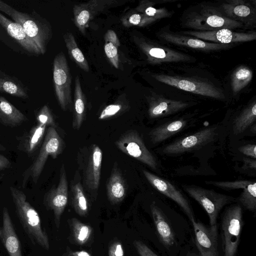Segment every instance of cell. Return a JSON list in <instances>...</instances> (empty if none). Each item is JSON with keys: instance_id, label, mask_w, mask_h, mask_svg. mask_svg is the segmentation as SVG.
I'll return each mask as SVG.
<instances>
[{"instance_id": "obj_1", "label": "cell", "mask_w": 256, "mask_h": 256, "mask_svg": "<svg viewBox=\"0 0 256 256\" xmlns=\"http://www.w3.org/2000/svg\"><path fill=\"white\" fill-rule=\"evenodd\" d=\"M182 26L194 31H212L222 28L233 30L244 25L225 17L215 6L198 4L185 10L180 18Z\"/></svg>"}, {"instance_id": "obj_2", "label": "cell", "mask_w": 256, "mask_h": 256, "mask_svg": "<svg viewBox=\"0 0 256 256\" xmlns=\"http://www.w3.org/2000/svg\"><path fill=\"white\" fill-rule=\"evenodd\" d=\"M10 190L16 215L27 236L34 244L49 250L48 236L42 226L37 211L27 200L23 192L12 186Z\"/></svg>"}, {"instance_id": "obj_3", "label": "cell", "mask_w": 256, "mask_h": 256, "mask_svg": "<svg viewBox=\"0 0 256 256\" xmlns=\"http://www.w3.org/2000/svg\"><path fill=\"white\" fill-rule=\"evenodd\" d=\"M64 148V141L56 128L48 127L38 154L23 174L22 187L25 186L30 178L36 184L48 158L50 156L53 159L56 158L62 154Z\"/></svg>"}, {"instance_id": "obj_4", "label": "cell", "mask_w": 256, "mask_h": 256, "mask_svg": "<svg viewBox=\"0 0 256 256\" xmlns=\"http://www.w3.org/2000/svg\"><path fill=\"white\" fill-rule=\"evenodd\" d=\"M242 208L238 204L227 207L222 216L221 235L224 256H235L242 226Z\"/></svg>"}, {"instance_id": "obj_5", "label": "cell", "mask_w": 256, "mask_h": 256, "mask_svg": "<svg viewBox=\"0 0 256 256\" xmlns=\"http://www.w3.org/2000/svg\"><path fill=\"white\" fill-rule=\"evenodd\" d=\"M184 190L196 201L206 211L210 226L216 225L218 214L226 205L236 201L233 196L220 194L214 190H208L191 184L182 186Z\"/></svg>"}, {"instance_id": "obj_6", "label": "cell", "mask_w": 256, "mask_h": 256, "mask_svg": "<svg viewBox=\"0 0 256 256\" xmlns=\"http://www.w3.org/2000/svg\"><path fill=\"white\" fill-rule=\"evenodd\" d=\"M10 16L22 27L26 36L36 44L41 54H44L52 37L50 24L46 20H38L31 14L14 8Z\"/></svg>"}, {"instance_id": "obj_7", "label": "cell", "mask_w": 256, "mask_h": 256, "mask_svg": "<svg viewBox=\"0 0 256 256\" xmlns=\"http://www.w3.org/2000/svg\"><path fill=\"white\" fill-rule=\"evenodd\" d=\"M53 80L58 102L64 110L72 104V76L66 58L62 52L57 54L53 62Z\"/></svg>"}, {"instance_id": "obj_8", "label": "cell", "mask_w": 256, "mask_h": 256, "mask_svg": "<svg viewBox=\"0 0 256 256\" xmlns=\"http://www.w3.org/2000/svg\"><path fill=\"white\" fill-rule=\"evenodd\" d=\"M116 146L122 152L156 170L158 164L154 154L148 150L138 132L128 130L115 142Z\"/></svg>"}, {"instance_id": "obj_9", "label": "cell", "mask_w": 256, "mask_h": 256, "mask_svg": "<svg viewBox=\"0 0 256 256\" xmlns=\"http://www.w3.org/2000/svg\"><path fill=\"white\" fill-rule=\"evenodd\" d=\"M152 76L158 82L194 94L216 99L224 98L220 88L206 82L164 74H155Z\"/></svg>"}, {"instance_id": "obj_10", "label": "cell", "mask_w": 256, "mask_h": 256, "mask_svg": "<svg viewBox=\"0 0 256 256\" xmlns=\"http://www.w3.org/2000/svg\"><path fill=\"white\" fill-rule=\"evenodd\" d=\"M217 132L216 126L202 128L167 144L162 148V153L166 155H176L197 149L214 140Z\"/></svg>"}, {"instance_id": "obj_11", "label": "cell", "mask_w": 256, "mask_h": 256, "mask_svg": "<svg viewBox=\"0 0 256 256\" xmlns=\"http://www.w3.org/2000/svg\"><path fill=\"white\" fill-rule=\"evenodd\" d=\"M137 40V44L151 64L177 62L192 61V58L181 52L153 42L141 38Z\"/></svg>"}, {"instance_id": "obj_12", "label": "cell", "mask_w": 256, "mask_h": 256, "mask_svg": "<svg viewBox=\"0 0 256 256\" xmlns=\"http://www.w3.org/2000/svg\"><path fill=\"white\" fill-rule=\"evenodd\" d=\"M68 202V182L64 164L60 169V180L56 187H52L46 194L44 204L53 211L54 223L58 228L60 225L61 216Z\"/></svg>"}, {"instance_id": "obj_13", "label": "cell", "mask_w": 256, "mask_h": 256, "mask_svg": "<svg viewBox=\"0 0 256 256\" xmlns=\"http://www.w3.org/2000/svg\"><path fill=\"white\" fill-rule=\"evenodd\" d=\"M119 4H122V2L116 0H91L76 4L73 8L74 23L85 35L90 22L96 14Z\"/></svg>"}, {"instance_id": "obj_14", "label": "cell", "mask_w": 256, "mask_h": 256, "mask_svg": "<svg viewBox=\"0 0 256 256\" xmlns=\"http://www.w3.org/2000/svg\"><path fill=\"white\" fill-rule=\"evenodd\" d=\"M216 7L225 17L240 22L244 26H255L256 4L246 0H227Z\"/></svg>"}, {"instance_id": "obj_15", "label": "cell", "mask_w": 256, "mask_h": 256, "mask_svg": "<svg viewBox=\"0 0 256 256\" xmlns=\"http://www.w3.org/2000/svg\"><path fill=\"white\" fill-rule=\"evenodd\" d=\"M188 36H192L206 42L221 44L247 42L256 39L254 31L250 32H239L228 28H222L212 31H182L180 32Z\"/></svg>"}, {"instance_id": "obj_16", "label": "cell", "mask_w": 256, "mask_h": 256, "mask_svg": "<svg viewBox=\"0 0 256 256\" xmlns=\"http://www.w3.org/2000/svg\"><path fill=\"white\" fill-rule=\"evenodd\" d=\"M157 36L162 42L206 52L227 49L232 46L231 44L206 42L196 38L172 32L168 28H166L158 32Z\"/></svg>"}, {"instance_id": "obj_17", "label": "cell", "mask_w": 256, "mask_h": 256, "mask_svg": "<svg viewBox=\"0 0 256 256\" xmlns=\"http://www.w3.org/2000/svg\"><path fill=\"white\" fill-rule=\"evenodd\" d=\"M143 174L149 183L157 190L175 202L190 220L194 218L190 202L182 192L170 181L146 170Z\"/></svg>"}, {"instance_id": "obj_18", "label": "cell", "mask_w": 256, "mask_h": 256, "mask_svg": "<svg viewBox=\"0 0 256 256\" xmlns=\"http://www.w3.org/2000/svg\"><path fill=\"white\" fill-rule=\"evenodd\" d=\"M195 234L196 246L205 256H219L218 243L217 226L207 228L194 218L190 220Z\"/></svg>"}, {"instance_id": "obj_19", "label": "cell", "mask_w": 256, "mask_h": 256, "mask_svg": "<svg viewBox=\"0 0 256 256\" xmlns=\"http://www.w3.org/2000/svg\"><path fill=\"white\" fill-rule=\"evenodd\" d=\"M102 160V152L100 147L92 144L88 150L86 166L83 170V180L87 188L96 191L98 188Z\"/></svg>"}, {"instance_id": "obj_20", "label": "cell", "mask_w": 256, "mask_h": 256, "mask_svg": "<svg viewBox=\"0 0 256 256\" xmlns=\"http://www.w3.org/2000/svg\"><path fill=\"white\" fill-rule=\"evenodd\" d=\"M148 114L151 118H158L174 114L185 109L188 104L155 95L148 100Z\"/></svg>"}, {"instance_id": "obj_21", "label": "cell", "mask_w": 256, "mask_h": 256, "mask_svg": "<svg viewBox=\"0 0 256 256\" xmlns=\"http://www.w3.org/2000/svg\"><path fill=\"white\" fill-rule=\"evenodd\" d=\"M0 236L10 256H22L20 242L6 207H4L2 210V227Z\"/></svg>"}, {"instance_id": "obj_22", "label": "cell", "mask_w": 256, "mask_h": 256, "mask_svg": "<svg viewBox=\"0 0 256 256\" xmlns=\"http://www.w3.org/2000/svg\"><path fill=\"white\" fill-rule=\"evenodd\" d=\"M0 24L8 34L29 52L42 54L36 44L26 36L22 27L12 22L0 12Z\"/></svg>"}, {"instance_id": "obj_23", "label": "cell", "mask_w": 256, "mask_h": 256, "mask_svg": "<svg viewBox=\"0 0 256 256\" xmlns=\"http://www.w3.org/2000/svg\"><path fill=\"white\" fill-rule=\"evenodd\" d=\"M126 192L125 180L116 164L113 166L106 184L108 199L112 204L120 203L125 198Z\"/></svg>"}, {"instance_id": "obj_24", "label": "cell", "mask_w": 256, "mask_h": 256, "mask_svg": "<svg viewBox=\"0 0 256 256\" xmlns=\"http://www.w3.org/2000/svg\"><path fill=\"white\" fill-rule=\"evenodd\" d=\"M150 208L160 240L166 246H172L175 243L174 234L164 214L154 202L152 203Z\"/></svg>"}, {"instance_id": "obj_25", "label": "cell", "mask_w": 256, "mask_h": 256, "mask_svg": "<svg viewBox=\"0 0 256 256\" xmlns=\"http://www.w3.org/2000/svg\"><path fill=\"white\" fill-rule=\"evenodd\" d=\"M46 127V125L41 124L34 126L20 138L18 144L19 149L28 155L32 156L43 142Z\"/></svg>"}, {"instance_id": "obj_26", "label": "cell", "mask_w": 256, "mask_h": 256, "mask_svg": "<svg viewBox=\"0 0 256 256\" xmlns=\"http://www.w3.org/2000/svg\"><path fill=\"white\" fill-rule=\"evenodd\" d=\"M187 124L186 120L180 118L158 126L150 132V140L154 144H160L184 130Z\"/></svg>"}, {"instance_id": "obj_27", "label": "cell", "mask_w": 256, "mask_h": 256, "mask_svg": "<svg viewBox=\"0 0 256 256\" xmlns=\"http://www.w3.org/2000/svg\"><path fill=\"white\" fill-rule=\"evenodd\" d=\"M27 120L26 117L6 99L0 96V122L10 127L16 126Z\"/></svg>"}, {"instance_id": "obj_28", "label": "cell", "mask_w": 256, "mask_h": 256, "mask_svg": "<svg viewBox=\"0 0 256 256\" xmlns=\"http://www.w3.org/2000/svg\"><path fill=\"white\" fill-rule=\"evenodd\" d=\"M86 113V100L83 93L79 77L77 76L74 82L73 128L78 130L84 120Z\"/></svg>"}, {"instance_id": "obj_29", "label": "cell", "mask_w": 256, "mask_h": 256, "mask_svg": "<svg viewBox=\"0 0 256 256\" xmlns=\"http://www.w3.org/2000/svg\"><path fill=\"white\" fill-rule=\"evenodd\" d=\"M72 182L71 185L72 202L76 212L81 216H86L88 212V202L83 187L80 182V175Z\"/></svg>"}, {"instance_id": "obj_30", "label": "cell", "mask_w": 256, "mask_h": 256, "mask_svg": "<svg viewBox=\"0 0 256 256\" xmlns=\"http://www.w3.org/2000/svg\"><path fill=\"white\" fill-rule=\"evenodd\" d=\"M256 120V102L254 100L246 106L235 118L233 123L234 134L244 132Z\"/></svg>"}, {"instance_id": "obj_31", "label": "cell", "mask_w": 256, "mask_h": 256, "mask_svg": "<svg viewBox=\"0 0 256 256\" xmlns=\"http://www.w3.org/2000/svg\"><path fill=\"white\" fill-rule=\"evenodd\" d=\"M0 92L22 98L28 97L21 82L0 70Z\"/></svg>"}, {"instance_id": "obj_32", "label": "cell", "mask_w": 256, "mask_h": 256, "mask_svg": "<svg viewBox=\"0 0 256 256\" xmlns=\"http://www.w3.org/2000/svg\"><path fill=\"white\" fill-rule=\"evenodd\" d=\"M63 38L70 58L82 70L88 72L90 68L86 59L78 46L72 33L68 32L63 35Z\"/></svg>"}, {"instance_id": "obj_33", "label": "cell", "mask_w": 256, "mask_h": 256, "mask_svg": "<svg viewBox=\"0 0 256 256\" xmlns=\"http://www.w3.org/2000/svg\"><path fill=\"white\" fill-rule=\"evenodd\" d=\"M253 72L248 66H241L236 68L231 76V87L234 96L238 94L252 80Z\"/></svg>"}, {"instance_id": "obj_34", "label": "cell", "mask_w": 256, "mask_h": 256, "mask_svg": "<svg viewBox=\"0 0 256 256\" xmlns=\"http://www.w3.org/2000/svg\"><path fill=\"white\" fill-rule=\"evenodd\" d=\"M70 227L73 238L76 244L84 245L88 242L92 235V228L88 224L82 222L76 218L70 220Z\"/></svg>"}, {"instance_id": "obj_35", "label": "cell", "mask_w": 256, "mask_h": 256, "mask_svg": "<svg viewBox=\"0 0 256 256\" xmlns=\"http://www.w3.org/2000/svg\"><path fill=\"white\" fill-rule=\"evenodd\" d=\"M155 3L150 0L141 1L136 10L140 13L153 18L156 20L170 17L172 12L166 8H156Z\"/></svg>"}, {"instance_id": "obj_36", "label": "cell", "mask_w": 256, "mask_h": 256, "mask_svg": "<svg viewBox=\"0 0 256 256\" xmlns=\"http://www.w3.org/2000/svg\"><path fill=\"white\" fill-rule=\"evenodd\" d=\"M236 201L240 204L246 209L254 212L256 209V182H252L246 188L242 189Z\"/></svg>"}, {"instance_id": "obj_37", "label": "cell", "mask_w": 256, "mask_h": 256, "mask_svg": "<svg viewBox=\"0 0 256 256\" xmlns=\"http://www.w3.org/2000/svg\"><path fill=\"white\" fill-rule=\"evenodd\" d=\"M252 180H236L234 181H205L207 184L213 185L222 189L230 190L246 188L252 182Z\"/></svg>"}, {"instance_id": "obj_38", "label": "cell", "mask_w": 256, "mask_h": 256, "mask_svg": "<svg viewBox=\"0 0 256 256\" xmlns=\"http://www.w3.org/2000/svg\"><path fill=\"white\" fill-rule=\"evenodd\" d=\"M122 21L123 24L126 26L132 25L144 26L154 22L156 20L143 14L138 12L130 15Z\"/></svg>"}, {"instance_id": "obj_39", "label": "cell", "mask_w": 256, "mask_h": 256, "mask_svg": "<svg viewBox=\"0 0 256 256\" xmlns=\"http://www.w3.org/2000/svg\"><path fill=\"white\" fill-rule=\"evenodd\" d=\"M36 124H44L46 126L56 128L53 115L47 105H44L36 115Z\"/></svg>"}, {"instance_id": "obj_40", "label": "cell", "mask_w": 256, "mask_h": 256, "mask_svg": "<svg viewBox=\"0 0 256 256\" xmlns=\"http://www.w3.org/2000/svg\"><path fill=\"white\" fill-rule=\"evenodd\" d=\"M105 54L110 64L116 68H119V58L118 48L110 42H105Z\"/></svg>"}, {"instance_id": "obj_41", "label": "cell", "mask_w": 256, "mask_h": 256, "mask_svg": "<svg viewBox=\"0 0 256 256\" xmlns=\"http://www.w3.org/2000/svg\"><path fill=\"white\" fill-rule=\"evenodd\" d=\"M122 106L120 104H111L106 106L101 112L98 118L103 120L110 118L118 114Z\"/></svg>"}, {"instance_id": "obj_42", "label": "cell", "mask_w": 256, "mask_h": 256, "mask_svg": "<svg viewBox=\"0 0 256 256\" xmlns=\"http://www.w3.org/2000/svg\"><path fill=\"white\" fill-rule=\"evenodd\" d=\"M133 244L139 256H158L143 242L134 240Z\"/></svg>"}, {"instance_id": "obj_43", "label": "cell", "mask_w": 256, "mask_h": 256, "mask_svg": "<svg viewBox=\"0 0 256 256\" xmlns=\"http://www.w3.org/2000/svg\"><path fill=\"white\" fill-rule=\"evenodd\" d=\"M108 256H124L122 243L118 240L112 242L108 248Z\"/></svg>"}, {"instance_id": "obj_44", "label": "cell", "mask_w": 256, "mask_h": 256, "mask_svg": "<svg viewBox=\"0 0 256 256\" xmlns=\"http://www.w3.org/2000/svg\"><path fill=\"white\" fill-rule=\"evenodd\" d=\"M238 151L244 156L253 159L256 158V144H247L238 148Z\"/></svg>"}, {"instance_id": "obj_45", "label": "cell", "mask_w": 256, "mask_h": 256, "mask_svg": "<svg viewBox=\"0 0 256 256\" xmlns=\"http://www.w3.org/2000/svg\"><path fill=\"white\" fill-rule=\"evenodd\" d=\"M104 40L105 42H112L117 48L120 46V42L116 34L112 30H109L106 32L104 35Z\"/></svg>"}, {"instance_id": "obj_46", "label": "cell", "mask_w": 256, "mask_h": 256, "mask_svg": "<svg viewBox=\"0 0 256 256\" xmlns=\"http://www.w3.org/2000/svg\"><path fill=\"white\" fill-rule=\"evenodd\" d=\"M243 162L244 164L242 166V168L245 170L250 169L254 170H256V160L245 157L243 158Z\"/></svg>"}, {"instance_id": "obj_47", "label": "cell", "mask_w": 256, "mask_h": 256, "mask_svg": "<svg viewBox=\"0 0 256 256\" xmlns=\"http://www.w3.org/2000/svg\"><path fill=\"white\" fill-rule=\"evenodd\" d=\"M62 256H91L90 254L86 250H69Z\"/></svg>"}, {"instance_id": "obj_48", "label": "cell", "mask_w": 256, "mask_h": 256, "mask_svg": "<svg viewBox=\"0 0 256 256\" xmlns=\"http://www.w3.org/2000/svg\"><path fill=\"white\" fill-rule=\"evenodd\" d=\"M12 8L11 6L0 0V11L10 16Z\"/></svg>"}, {"instance_id": "obj_49", "label": "cell", "mask_w": 256, "mask_h": 256, "mask_svg": "<svg viewBox=\"0 0 256 256\" xmlns=\"http://www.w3.org/2000/svg\"><path fill=\"white\" fill-rule=\"evenodd\" d=\"M10 162L6 156L0 154V170L9 168Z\"/></svg>"}, {"instance_id": "obj_50", "label": "cell", "mask_w": 256, "mask_h": 256, "mask_svg": "<svg viewBox=\"0 0 256 256\" xmlns=\"http://www.w3.org/2000/svg\"><path fill=\"white\" fill-rule=\"evenodd\" d=\"M186 256H200V254H197L194 253H188Z\"/></svg>"}, {"instance_id": "obj_51", "label": "cell", "mask_w": 256, "mask_h": 256, "mask_svg": "<svg viewBox=\"0 0 256 256\" xmlns=\"http://www.w3.org/2000/svg\"><path fill=\"white\" fill-rule=\"evenodd\" d=\"M6 150V148L4 147V146L2 144L0 143V150L4 151V150Z\"/></svg>"}, {"instance_id": "obj_52", "label": "cell", "mask_w": 256, "mask_h": 256, "mask_svg": "<svg viewBox=\"0 0 256 256\" xmlns=\"http://www.w3.org/2000/svg\"><path fill=\"white\" fill-rule=\"evenodd\" d=\"M200 256H205L204 255L202 254L201 252H200Z\"/></svg>"}]
</instances>
